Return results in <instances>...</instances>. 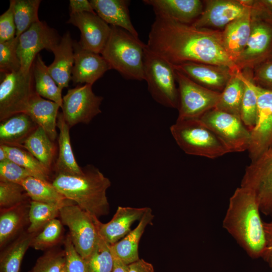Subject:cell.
<instances>
[{"label":"cell","mask_w":272,"mask_h":272,"mask_svg":"<svg viewBox=\"0 0 272 272\" xmlns=\"http://www.w3.org/2000/svg\"><path fill=\"white\" fill-rule=\"evenodd\" d=\"M146 45L173 65L192 62L241 71L227 53L219 30L197 28L155 14Z\"/></svg>","instance_id":"cell-1"},{"label":"cell","mask_w":272,"mask_h":272,"mask_svg":"<svg viewBox=\"0 0 272 272\" xmlns=\"http://www.w3.org/2000/svg\"><path fill=\"white\" fill-rule=\"evenodd\" d=\"M259 205L253 192L239 187L229 199L223 227L252 258H263L266 242Z\"/></svg>","instance_id":"cell-2"},{"label":"cell","mask_w":272,"mask_h":272,"mask_svg":"<svg viewBox=\"0 0 272 272\" xmlns=\"http://www.w3.org/2000/svg\"><path fill=\"white\" fill-rule=\"evenodd\" d=\"M83 170L84 173L81 175L57 173L52 183L66 199L93 217L99 219L109 213L106 192L111 182L92 166Z\"/></svg>","instance_id":"cell-3"},{"label":"cell","mask_w":272,"mask_h":272,"mask_svg":"<svg viewBox=\"0 0 272 272\" xmlns=\"http://www.w3.org/2000/svg\"><path fill=\"white\" fill-rule=\"evenodd\" d=\"M146 46L126 30L111 26L110 37L101 54L111 69L117 71L124 79L142 81L145 80Z\"/></svg>","instance_id":"cell-4"},{"label":"cell","mask_w":272,"mask_h":272,"mask_svg":"<svg viewBox=\"0 0 272 272\" xmlns=\"http://www.w3.org/2000/svg\"><path fill=\"white\" fill-rule=\"evenodd\" d=\"M170 130L187 154L215 159L230 153L220 138L199 118H177Z\"/></svg>","instance_id":"cell-5"},{"label":"cell","mask_w":272,"mask_h":272,"mask_svg":"<svg viewBox=\"0 0 272 272\" xmlns=\"http://www.w3.org/2000/svg\"><path fill=\"white\" fill-rule=\"evenodd\" d=\"M272 58V13L260 1H254L251 29L247 44L236 62L238 69H254Z\"/></svg>","instance_id":"cell-6"},{"label":"cell","mask_w":272,"mask_h":272,"mask_svg":"<svg viewBox=\"0 0 272 272\" xmlns=\"http://www.w3.org/2000/svg\"><path fill=\"white\" fill-rule=\"evenodd\" d=\"M144 65L145 80L154 100L165 107L178 109V89L173 65L149 50L147 45Z\"/></svg>","instance_id":"cell-7"},{"label":"cell","mask_w":272,"mask_h":272,"mask_svg":"<svg viewBox=\"0 0 272 272\" xmlns=\"http://www.w3.org/2000/svg\"><path fill=\"white\" fill-rule=\"evenodd\" d=\"M0 84V120L26 113L35 92L32 69L28 73L21 70L2 74Z\"/></svg>","instance_id":"cell-8"},{"label":"cell","mask_w":272,"mask_h":272,"mask_svg":"<svg viewBox=\"0 0 272 272\" xmlns=\"http://www.w3.org/2000/svg\"><path fill=\"white\" fill-rule=\"evenodd\" d=\"M175 72L179 93L178 118H199L216 107L221 92L196 83L177 70Z\"/></svg>","instance_id":"cell-9"},{"label":"cell","mask_w":272,"mask_h":272,"mask_svg":"<svg viewBox=\"0 0 272 272\" xmlns=\"http://www.w3.org/2000/svg\"><path fill=\"white\" fill-rule=\"evenodd\" d=\"M59 217L63 225L68 227L69 234L77 251L84 259L87 258L99 236L94 217L76 203L61 208Z\"/></svg>","instance_id":"cell-10"},{"label":"cell","mask_w":272,"mask_h":272,"mask_svg":"<svg viewBox=\"0 0 272 272\" xmlns=\"http://www.w3.org/2000/svg\"><path fill=\"white\" fill-rule=\"evenodd\" d=\"M199 119L220 138L230 153L248 150L250 131L240 117L214 108Z\"/></svg>","instance_id":"cell-11"},{"label":"cell","mask_w":272,"mask_h":272,"mask_svg":"<svg viewBox=\"0 0 272 272\" xmlns=\"http://www.w3.org/2000/svg\"><path fill=\"white\" fill-rule=\"evenodd\" d=\"M240 186L250 189L260 211L272 217V146L246 167Z\"/></svg>","instance_id":"cell-12"},{"label":"cell","mask_w":272,"mask_h":272,"mask_svg":"<svg viewBox=\"0 0 272 272\" xmlns=\"http://www.w3.org/2000/svg\"><path fill=\"white\" fill-rule=\"evenodd\" d=\"M103 99L93 92L90 84L69 89L62 98L61 107L65 121L70 128L80 123H89L101 113L100 106Z\"/></svg>","instance_id":"cell-13"},{"label":"cell","mask_w":272,"mask_h":272,"mask_svg":"<svg viewBox=\"0 0 272 272\" xmlns=\"http://www.w3.org/2000/svg\"><path fill=\"white\" fill-rule=\"evenodd\" d=\"M61 38L56 30L45 22L39 21L32 24L18 37L17 53L21 70L29 72L39 52L43 49L52 51Z\"/></svg>","instance_id":"cell-14"},{"label":"cell","mask_w":272,"mask_h":272,"mask_svg":"<svg viewBox=\"0 0 272 272\" xmlns=\"http://www.w3.org/2000/svg\"><path fill=\"white\" fill-rule=\"evenodd\" d=\"M256 92L257 116L255 126L250 131L247 150L251 161L256 160L272 146V90L256 85Z\"/></svg>","instance_id":"cell-15"},{"label":"cell","mask_w":272,"mask_h":272,"mask_svg":"<svg viewBox=\"0 0 272 272\" xmlns=\"http://www.w3.org/2000/svg\"><path fill=\"white\" fill-rule=\"evenodd\" d=\"M253 1H206L200 16L192 25L197 28L214 30L224 29L232 22L242 16Z\"/></svg>","instance_id":"cell-16"},{"label":"cell","mask_w":272,"mask_h":272,"mask_svg":"<svg viewBox=\"0 0 272 272\" xmlns=\"http://www.w3.org/2000/svg\"><path fill=\"white\" fill-rule=\"evenodd\" d=\"M67 23L80 30L81 39L78 43L82 48L101 54L110 37L111 26L96 13L88 12L70 14Z\"/></svg>","instance_id":"cell-17"},{"label":"cell","mask_w":272,"mask_h":272,"mask_svg":"<svg viewBox=\"0 0 272 272\" xmlns=\"http://www.w3.org/2000/svg\"><path fill=\"white\" fill-rule=\"evenodd\" d=\"M74 63L72 80L74 84H93L111 67L100 54L85 50L74 41Z\"/></svg>","instance_id":"cell-18"},{"label":"cell","mask_w":272,"mask_h":272,"mask_svg":"<svg viewBox=\"0 0 272 272\" xmlns=\"http://www.w3.org/2000/svg\"><path fill=\"white\" fill-rule=\"evenodd\" d=\"M147 208L119 206L112 219L106 223L94 217L99 234L110 245L114 244L131 231L130 227L135 221L141 219Z\"/></svg>","instance_id":"cell-19"},{"label":"cell","mask_w":272,"mask_h":272,"mask_svg":"<svg viewBox=\"0 0 272 272\" xmlns=\"http://www.w3.org/2000/svg\"><path fill=\"white\" fill-rule=\"evenodd\" d=\"M173 66L196 83L219 92L234 73L226 67L202 63L189 62Z\"/></svg>","instance_id":"cell-20"},{"label":"cell","mask_w":272,"mask_h":272,"mask_svg":"<svg viewBox=\"0 0 272 272\" xmlns=\"http://www.w3.org/2000/svg\"><path fill=\"white\" fill-rule=\"evenodd\" d=\"M143 3L152 6L155 14L186 24L193 23L203 9V3L199 0H144Z\"/></svg>","instance_id":"cell-21"},{"label":"cell","mask_w":272,"mask_h":272,"mask_svg":"<svg viewBox=\"0 0 272 272\" xmlns=\"http://www.w3.org/2000/svg\"><path fill=\"white\" fill-rule=\"evenodd\" d=\"M253 2L242 16L230 23L222 31L224 48L235 64L250 35Z\"/></svg>","instance_id":"cell-22"},{"label":"cell","mask_w":272,"mask_h":272,"mask_svg":"<svg viewBox=\"0 0 272 272\" xmlns=\"http://www.w3.org/2000/svg\"><path fill=\"white\" fill-rule=\"evenodd\" d=\"M54 58L48 66V72L61 89L69 86L74 63V41L69 31L52 51Z\"/></svg>","instance_id":"cell-23"},{"label":"cell","mask_w":272,"mask_h":272,"mask_svg":"<svg viewBox=\"0 0 272 272\" xmlns=\"http://www.w3.org/2000/svg\"><path fill=\"white\" fill-rule=\"evenodd\" d=\"M95 13L111 26L121 28L139 39V35L132 25L129 16L127 0L89 1Z\"/></svg>","instance_id":"cell-24"},{"label":"cell","mask_w":272,"mask_h":272,"mask_svg":"<svg viewBox=\"0 0 272 272\" xmlns=\"http://www.w3.org/2000/svg\"><path fill=\"white\" fill-rule=\"evenodd\" d=\"M30 201L5 209L0 212V247L1 250L25 231L29 224Z\"/></svg>","instance_id":"cell-25"},{"label":"cell","mask_w":272,"mask_h":272,"mask_svg":"<svg viewBox=\"0 0 272 272\" xmlns=\"http://www.w3.org/2000/svg\"><path fill=\"white\" fill-rule=\"evenodd\" d=\"M60 107L56 103L43 98L35 91L25 113L54 141L57 137L56 127Z\"/></svg>","instance_id":"cell-26"},{"label":"cell","mask_w":272,"mask_h":272,"mask_svg":"<svg viewBox=\"0 0 272 272\" xmlns=\"http://www.w3.org/2000/svg\"><path fill=\"white\" fill-rule=\"evenodd\" d=\"M154 218L152 210L147 208L137 226L117 242L110 245L113 255L126 265L138 260L139 244L146 227Z\"/></svg>","instance_id":"cell-27"},{"label":"cell","mask_w":272,"mask_h":272,"mask_svg":"<svg viewBox=\"0 0 272 272\" xmlns=\"http://www.w3.org/2000/svg\"><path fill=\"white\" fill-rule=\"evenodd\" d=\"M37 126L25 113L14 115L1 123V144L22 148L24 141Z\"/></svg>","instance_id":"cell-28"},{"label":"cell","mask_w":272,"mask_h":272,"mask_svg":"<svg viewBox=\"0 0 272 272\" xmlns=\"http://www.w3.org/2000/svg\"><path fill=\"white\" fill-rule=\"evenodd\" d=\"M57 126L58 135V155L55 164L57 173L69 175H81L84 173L77 162L74 155L70 135V127L65 121L62 112L58 115Z\"/></svg>","instance_id":"cell-29"},{"label":"cell","mask_w":272,"mask_h":272,"mask_svg":"<svg viewBox=\"0 0 272 272\" xmlns=\"http://www.w3.org/2000/svg\"><path fill=\"white\" fill-rule=\"evenodd\" d=\"M36 234L26 229L1 250L0 272H20L23 257Z\"/></svg>","instance_id":"cell-30"},{"label":"cell","mask_w":272,"mask_h":272,"mask_svg":"<svg viewBox=\"0 0 272 272\" xmlns=\"http://www.w3.org/2000/svg\"><path fill=\"white\" fill-rule=\"evenodd\" d=\"M35 92L42 97L58 104L60 107L62 104L61 90L50 75L48 66L38 53L32 66Z\"/></svg>","instance_id":"cell-31"},{"label":"cell","mask_w":272,"mask_h":272,"mask_svg":"<svg viewBox=\"0 0 272 272\" xmlns=\"http://www.w3.org/2000/svg\"><path fill=\"white\" fill-rule=\"evenodd\" d=\"M244 89L242 71L233 73L221 92L220 99L215 108L240 117Z\"/></svg>","instance_id":"cell-32"},{"label":"cell","mask_w":272,"mask_h":272,"mask_svg":"<svg viewBox=\"0 0 272 272\" xmlns=\"http://www.w3.org/2000/svg\"><path fill=\"white\" fill-rule=\"evenodd\" d=\"M72 203H75L68 199L59 203H46L31 200L29 224L27 231L31 233H37L48 222L59 217L61 208Z\"/></svg>","instance_id":"cell-33"},{"label":"cell","mask_w":272,"mask_h":272,"mask_svg":"<svg viewBox=\"0 0 272 272\" xmlns=\"http://www.w3.org/2000/svg\"><path fill=\"white\" fill-rule=\"evenodd\" d=\"M22 147L50 170L54 147L52 141L42 127L38 126L24 141Z\"/></svg>","instance_id":"cell-34"},{"label":"cell","mask_w":272,"mask_h":272,"mask_svg":"<svg viewBox=\"0 0 272 272\" xmlns=\"http://www.w3.org/2000/svg\"><path fill=\"white\" fill-rule=\"evenodd\" d=\"M31 200L46 202L59 203L67 199L54 186L52 182L38 178L30 176L21 184Z\"/></svg>","instance_id":"cell-35"},{"label":"cell","mask_w":272,"mask_h":272,"mask_svg":"<svg viewBox=\"0 0 272 272\" xmlns=\"http://www.w3.org/2000/svg\"><path fill=\"white\" fill-rule=\"evenodd\" d=\"M244 89L242 97L240 118L250 130L253 129L256 123L257 116V95L256 85L252 78V73L250 75L242 72Z\"/></svg>","instance_id":"cell-36"},{"label":"cell","mask_w":272,"mask_h":272,"mask_svg":"<svg viewBox=\"0 0 272 272\" xmlns=\"http://www.w3.org/2000/svg\"><path fill=\"white\" fill-rule=\"evenodd\" d=\"M2 145L7 152L8 159L27 169L35 177L49 181L50 170L28 151L20 147Z\"/></svg>","instance_id":"cell-37"},{"label":"cell","mask_w":272,"mask_h":272,"mask_svg":"<svg viewBox=\"0 0 272 272\" xmlns=\"http://www.w3.org/2000/svg\"><path fill=\"white\" fill-rule=\"evenodd\" d=\"M40 0H13V10L18 38L32 24L38 22Z\"/></svg>","instance_id":"cell-38"},{"label":"cell","mask_w":272,"mask_h":272,"mask_svg":"<svg viewBox=\"0 0 272 272\" xmlns=\"http://www.w3.org/2000/svg\"><path fill=\"white\" fill-rule=\"evenodd\" d=\"M64 238L63 225L56 218L48 222L35 235L31 247L35 250L45 251L63 243Z\"/></svg>","instance_id":"cell-39"},{"label":"cell","mask_w":272,"mask_h":272,"mask_svg":"<svg viewBox=\"0 0 272 272\" xmlns=\"http://www.w3.org/2000/svg\"><path fill=\"white\" fill-rule=\"evenodd\" d=\"M85 260L87 272H112L114 257L110 245L99 234L93 250Z\"/></svg>","instance_id":"cell-40"},{"label":"cell","mask_w":272,"mask_h":272,"mask_svg":"<svg viewBox=\"0 0 272 272\" xmlns=\"http://www.w3.org/2000/svg\"><path fill=\"white\" fill-rule=\"evenodd\" d=\"M29 272H66L64 249L57 246L45 251Z\"/></svg>","instance_id":"cell-41"},{"label":"cell","mask_w":272,"mask_h":272,"mask_svg":"<svg viewBox=\"0 0 272 272\" xmlns=\"http://www.w3.org/2000/svg\"><path fill=\"white\" fill-rule=\"evenodd\" d=\"M28 198L21 184L0 181L1 209L12 208L27 202Z\"/></svg>","instance_id":"cell-42"},{"label":"cell","mask_w":272,"mask_h":272,"mask_svg":"<svg viewBox=\"0 0 272 272\" xmlns=\"http://www.w3.org/2000/svg\"><path fill=\"white\" fill-rule=\"evenodd\" d=\"M18 38L0 42V72L1 74L10 73L21 70L17 48Z\"/></svg>","instance_id":"cell-43"},{"label":"cell","mask_w":272,"mask_h":272,"mask_svg":"<svg viewBox=\"0 0 272 272\" xmlns=\"http://www.w3.org/2000/svg\"><path fill=\"white\" fill-rule=\"evenodd\" d=\"M65 253L66 272H87L85 259L79 253L73 244L69 234L63 242Z\"/></svg>","instance_id":"cell-44"},{"label":"cell","mask_w":272,"mask_h":272,"mask_svg":"<svg viewBox=\"0 0 272 272\" xmlns=\"http://www.w3.org/2000/svg\"><path fill=\"white\" fill-rule=\"evenodd\" d=\"M34 175L9 159L0 162V181L21 184L26 178Z\"/></svg>","instance_id":"cell-45"},{"label":"cell","mask_w":272,"mask_h":272,"mask_svg":"<svg viewBox=\"0 0 272 272\" xmlns=\"http://www.w3.org/2000/svg\"><path fill=\"white\" fill-rule=\"evenodd\" d=\"M16 34V26L14 15L13 0H11L9 8L0 16V42L14 38Z\"/></svg>","instance_id":"cell-46"},{"label":"cell","mask_w":272,"mask_h":272,"mask_svg":"<svg viewBox=\"0 0 272 272\" xmlns=\"http://www.w3.org/2000/svg\"><path fill=\"white\" fill-rule=\"evenodd\" d=\"M253 69L252 78L255 83L261 87L272 90V58Z\"/></svg>","instance_id":"cell-47"},{"label":"cell","mask_w":272,"mask_h":272,"mask_svg":"<svg viewBox=\"0 0 272 272\" xmlns=\"http://www.w3.org/2000/svg\"><path fill=\"white\" fill-rule=\"evenodd\" d=\"M70 14L88 12L96 13L90 1L87 0H70Z\"/></svg>","instance_id":"cell-48"},{"label":"cell","mask_w":272,"mask_h":272,"mask_svg":"<svg viewBox=\"0 0 272 272\" xmlns=\"http://www.w3.org/2000/svg\"><path fill=\"white\" fill-rule=\"evenodd\" d=\"M128 272H155L153 265L143 259H139L127 265Z\"/></svg>","instance_id":"cell-49"},{"label":"cell","mask_w":272,"mask_h":272,"mask_svg":"<svg viewBox=\"0 0 272 272\" xmlns=\"http://www.w3.org/2000/svg\"><path fill=\"white\" fill-rule=\"evenodd\" d=\"M263 225L266 242V251L263 259L266 261L272 255V221L270 222L263 221Z\"/></svg>","instance_id":"cell-50"},{"label":"cell","mask_w":272,"mask_h":272,"mask_svg":"<svg viewBox=\"0 0 272 272\" xmlns=\"http://www.w3.org/2000/svg\"><path fill=\"white\" fill-rule=\"evenodd\" d=\"M114 265L112 272H128L127 265L118 258L113 256Z\"/></svg>","instance_id":"cell-51"},{"label":"cell","mask_w":272,"mask_h":272,"mask_svg":"<svg viewBox=\"0 0 272 272\" xmlns=\"http://www.w3.org/2000/svg\"><path fill=\"white\" fill-rule=\"evenodd\" d=\"M8 159L7 152L4 146L1 144L0 146V162H3Z\"/></svg>","instance_id":"cell-52"},{"label":"cell","mask_w":272,"mask_h":272,"mask_svg":"<svg viewBox=\"0 0 272 272\" xmlns=\"http://www.w3.org/2000/svg\"><path fill=\"white\" fill-rule=\"evenodd\" d=\"M260 1L263 6L272 13V0H261Z\"/></svg>","instance_id":"cell-53"},{"label":"cell","mask_w":272,"mask_h":272,"mask_svg":"<svg viewBox=\"0 0 272 272\" xmlns=\"http://www.w3.org/2000/svg\"><path fill=\"white\" fill-rule=\"evenodd\" d=\"M266 261L268 262L272 269V255L269 257V258L267 259V260Z\"/></svg>","instance_id":"cell-54"}]
</instances>
